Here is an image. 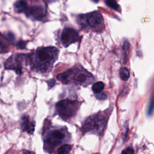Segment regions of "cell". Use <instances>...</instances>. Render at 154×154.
I'll use <instances>...</instances> for the list:
<instances>
[{
    "label": "cell",
    "instance_id": "obj_1",
    "mask_svg": "<svg viewBox=\"0 0 154 154\" xmlns=\"http://www.w3.org/2000/svg\"><path fill=\"white\" fill-rule=\"evenodd\" d=\"M59 51L54 46L39 47L26 55L32 69L41 72L49 71L58 58Z\"/></svg>",
    "mask_w": 154,
    "mask_h": 154
},
{
    "label": "cell",
    "instance_id": "obj_2",
    "mask_svg": "<svg viewBox=\"0 0 154 154\" xmlns=\"http://www.w3.org/2000/svg\"><path fill=\"white\" fill-rule=\"evenodd\" d=\"M76 22L82 29L87 32H102L105 29L103 16L98 11L79 14L77 16Z\"/></svg>",
    "mask_w": 154,
    "mask_h": 154
},
{
    "label": "cell",
    "instance_id": "obj_3",
    "mask_svg": "<svg viewBox=\"0 0 154 154\" xmlns=\"http://www.w3.org/2000/svg\"><path fill=\"white\" fill-rule=\"evenodd\" d=\"M27 17L34 20L43 21L47 16L46 5L43 2H35L32 5H29L27 2L26 6L23 12Z\"/></svg>",
    "mask_w": 154,
    "mask_h": 154
},
{
    "label": "cell",
    "instance_id": "obj_4",
    "mask_svg": "<svg viewBox=\"0 0 154 154\" xmlns=\"http://www.w3.org/2000/svg\"><path fill=\"white\" fill-rule=\"evenodd\" d=\"M78 102L64 99L59 101L56 104V110L58 115L63 119L72 117L77 111Z\"/></svg>",
    "mask_w": 154,
    "mask_h": 154
},
{
    "label": "cell",
    "instance_id": "obj_5",
    "mask_svg": "<svg viewBox=\"0 0 154 154\" xmlns=\"http://www.w3.org/2000/svg\"><path fill=\"white\" fill-rule=\"evenodd\" d=\"M59 40L64 48L81 40V36L77 30L70 27L64 28L59 37Z\"/></svg>",
    "mask_w": 154,
    "mask_h": 154
},
{
    "label": "cell",
    "instance_id": "obj_6",
    "mask_svg": "<svg viewBox=\"0 0 154 154\" xmlns=\"http://www.w3.org/2000/svg\"><path fill=\"white\" fill-rule=\"evenodd\" d=\"M25 55H13L9 57L5 63V67L7 69L14 70L17 74L22 73V63L26 59Z\"/></svg>",
    "mask_w": 154,
    "mask_h": 154
},
{
    "label": "cell",
    "instance_id": "obj_7",
    "mask_svg": "<svg viewBox=\"0 0 154 154\" xmlns=\"http://www.w3.org/2000/svg\"><path fill=\"white\" fill-rule=\"evenodd\" d=\"M105 125V121L103 119L96 117H88L84 125L83 128L87 131L95 130L97 132H102Z\"/></svg>",
    "mask_w": 154,
    "mask_h": 154
},
{
    "label": "cell",
    "instance_id": "obj_8",
    "mask_svg": "<svg viewBox=\"0 0 154 154\" xmlns=\"http://www.w3.org/2000/svg\"><path fill=\"white\" fill-rule=\"evenodd\" d=\"M66 136L65 132L63 129H56L51 132L45 140V144L49 146H55L64 139Z\"/></svg>",
    "mask_w": 154,
    "mask_h": 154
},
{
    "label": "cell",
    "instance_id": "obj_9",
    "mask_svg": "<svg viewBox=\"0 0 154 154\" xmlns=\"http://www.w3.org/2000/svg\"><path fill=\"white\" fill-rule=\"evenodd\" d=\"M71 70V75L73 76V81L78 84H84L88 80V77H91L92 75L89 73L88 72L81 68V69H78V68H76V69H70Z\"/></svg>",
    "mask_w": 154,
    "mask_h": 154
},
{
    "label": "cell",
    "instance_id": "obj_10",
    "mask_svg": "<svg viewBox=\"0 0 154 154\" xmlns=\"http://www.w3.org/2000/svg\"><path fill=\"white\" fill-rule=\"evenodd\" d=\"M35 125V122L30 120L28 116H24L22 117L20 121V126L23 131H26L28 134H32L34 131Z\"/></svg>",
    "mask_w": 154,
    "mask_h": 154
},
{
    "label": "cell",
    "instance_id": "obj_11",
    "mask_svg": "<svg viewBox=\"0 0 154 154\" xmlns=\"http://www.w3.org/2000/svg\"><path fill=\"white\" fill-rule=\"evenodd\" d=\"M10 40L7 35L0 33V53H5L8 51V45Z\"/></svg>",
    "mask_w": 154,
    "mask_h": 154
},
{
    "label": "cell",
    "instance_id": "obj_12",
    "mask_svg": "<svg viewBox=\"0 0 154 154\" xmlns=\"http://www.w3.org/2000/svg\"><path fill=\"white\" fill-rule=\"evenodd\" d=\"M27 4L26 0H17L14 4V8L16 12L18 13H23Z\"/></svg>",
    "mask_w": 154,
    "mask_h": 154
},
{
    "label": "cell",
    "instance_id": "obj_13",
    "mask_svg": "<svg viewBox=\"0 0 154 154\" xmlns=\"http://www.w3.org/2000/svg\"><path fill=\"white\" fill-rule=\"evenodd\" d=\"M104 87H105L104 83L101 81H99L93 84L92 87V90L94 93L98 94L103 90Z\"/></svg>",
    "mask_w": 154,
    "mask_h": 154
},
{
    "label": "cell",
    "instance_id": "obj_14",
    "mask_svg": "<svg viewBox=\"0 0 154 154\" xmlns=\"http://www.w3.org/2000/svg\"><path fill=\"white\" fill-rule=\"evenodd\" d=\"M72 147L70 145L65 144L60 147L57 150L58 154H67L71 150Z\"/></svg>",
    "mask_w": 154,
    "mask_h": 154
},
{
    "label": "cell",
    "instance_id": "obj_15",
    "mask_svg": "<svg viewBox=\"0 0 154 154\" xmlns=\"http://www.w3.org/2000/svg\"><path fill=\"white\" fill-rule=\"evenodd\" d=\"M130 76V73L128 68L123 67L121 69L120 71V77L123 81H126L128 79Z\"/></svg>",
    "mask_w": 154,
    "mask_h": 154
},
{
    "label": "cell",
    "instance_id": "obj_16",
    "mask_svg": "<svg viewBox=\"0 0 154 154\" xmlns=\"http://www.w3.org/2000/svg\"><path fill=\"white\" fill-rule=\"evenodd\" d=\"M105 3L110 8L118 11L120 8L119 4L116 0H105Z\"/></svg>",
    "mask_w": 154,
    "mask_h": 154
},
{
    "label": "cell",
    "instance_id": "obj_17",
    "mask_svg": "<svg viewBox=\"0 0 154 154\" xmlns=\"http://www.w3.org/2000/svg\"><path fill=\"white\" fill-rule=\"evenodd\" d=\"M153 99L151 100V102H150V106L147 109V115L148 116H151L152 114V112H153Z\"/></svg>",
    "mask_w": 154,
    "mask_h": 154
},
{
    "label": "cell",
    "instance_id": "obj_18",
    "mask_svg": "<svg viewBox=\"0 0 154 154\" xmlns=\"http://www.w3.org/2000/svg\"><path fill=\"white\" fill-rule=\"evenodd\" d=\"M26 42L23 41V40H20L19 42H18L16 44V46L19 48V49H24L26 46Z\"/></svg>",
    "mask_w": 154,
    "mask_h": 154
},
{
    "label": "cell",
    "instance_id": "obj_19",
    "mask_svg": "<svg viewBox=\"0 0 154 154\" xmlns=\"http://www.w3.org/2000/svg\"><path fill=\"white\" fill-rule=\"evenodd\" d=\"M122 154H134V149L131 147H127L122 151Z\"/></svg>",
    "mask_w": 154,
    "mask_h": 154
},
{
    "label": "cell",
    "instance_id": "obj_20",
    "mask_svg": "<svg viewBox=\"0 0 154 154\" xmlns=\"http://www.w3.org/2000/svg\"><path fill=\"white\" fill-rule=\"evenodd\" d=\"M22 154H34V153L30 151H28V150H24L22 152Z\"/></svg>",
    "mask_w": 154,
    "mask_h": 154
}]
</instances>
